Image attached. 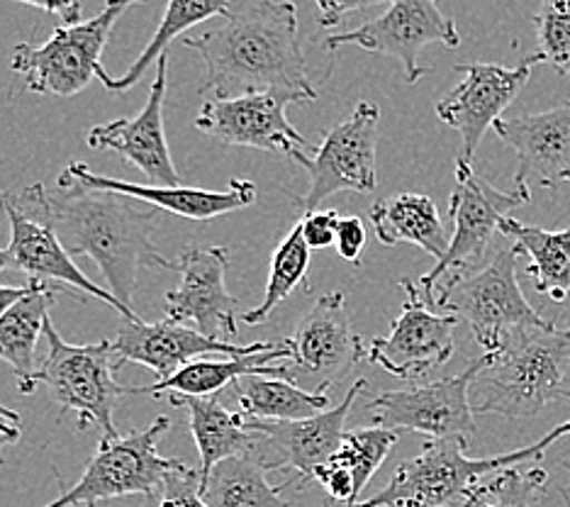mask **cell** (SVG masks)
I'll return each instance as SVG.
<instances>
[{"label":"cell","mask_w":570,"mask_h":507,"mask_svg":"<svg viewBox=\"0 0 570 507\" xmlns=\"http://www.w3.org/2000/svg\"><path fill=\"white\" fill-rule=\"evenodd\" d=\"M473 503H475V498H473V493H471V498L465 500V503H461V505H456V507H473Z\"/></svg>","instance_id":"obj_46"},{"label":"cell","mask_w":570,"mask_h":507,"mask_svg":"<svg viewBox=\"0 0 570 507\" xmlns=\"http://www.w3.org/2000/svg\"><path fill=\"white\" fill-rule=\"evenodd\" d=\"M317 10H320V25L322 28H340L342 20L348 16V12L364 10L371 6H391L393 0H315Z\"/></svg>","instance_id":"obj_40"},{"label":"cell","mask_w":570,"mask_h":507,"mask_svg":"<svg viewBox=\"0 0 570 507\" xmlns=\"http://www.w3.org/2000/svg\"><path fill=\"white\" fill-rule=\"evenodd\" d=\"M400 289L405 291L403 310L391 332L371 340L366 359L395 379L414 381L442 369L453 357V330L459 315L436 312L410 279L400 281Z\"/></svg>","instance_id":"obj_15"},{"label":"cell","mask_w":570,"mask_h":507,"mask_svg":"<svg viewBox=\"0 0 570 507\" xmlns=\"http://www.w3.org/2000/svg\"><path fill=\"white\" fill-rule=\"evenodd\" d=\"M473 412L529 420L551 402L570 398V328L522 324L502 334L478 373Z\"/></svg>","instance_id":"obj_3"},{"label":"cell","mask_w":570,"mask_h":507,"mask_svg":"<svg viewBox=\"0 0 570 507\" xmlns=\"http://www.w3.org/2000/svg\"><path fill=\"white\" fill-rule=\"evenodd\" d=\"M288 342L293 351L288 381L309 383L313 393H325L334 381L368 357V347L352 328L342 291L317 298Z\"/></svg>","instance_id":"obj_16"},{"label":"cell","mask_w":570,"mask_h":507,"mask_svg":"<svg viewBox=\"0 0 570 507\" xmlns=\"http://www.w3.org/2000/svg\"><path fill=\"white\" fill-rule=\"evenodd\" d=\"M229 6L232 0H168L157 32L151 35L149 45L141 49V55L135 59L129 71L120 78H112L106 69H100L98 81L108 90H112V94H122V90L132 88L135 84H139V78L145 76V71L151 67V64L159 61V57L178 35H184L186 30L193 28V25H200L210 18L232 16Z\"/></svg>","instance_id":"obj_30"},{"label":"cell","mask_w":570,"mask_h":507,"mask_svg":"<svg viewBox=\"0 0 570 507\" xmlns=\"http://www.w3.org/2000/svg\"><path fill=\"white\" fill-rule=\"evenodd\" d=\"M28 285L30 291L0 318V361H8L16 371L22 396H30L37 388L35 349L45 332L49 308L57 303V293H63L59 285L47 281H28Z\"/></svg>","instance_id":"obj_25"},{"label":"cell","mask_w":570,"mask_h":507,"mask_svg":"<svg viewBox=\"0 0 570 507\" xmlns=\"http://www.w3.org/2000/svg\"><path fill=\"white\" fill-rule=\"evenodd\" d=\"M340 213L336 211H313L305 213L301 220L303 237L309 250H327L336 240V230H340Z\"/></svg>","instance_id":"obj_37"},{"label":"cell","mask_w":570,"mask_h":507,"mask_svg":"<svg viewBox=\"0 0 570 507\" xmlns=\"http://www.w3.org/2000/svg\"><path fill=\"white\" fill-rule=\"evenodd\" d=\"M16 3L40 8L47 16L61 18L63 25L81 22V0H16Z\"/></svg>","instance_id":"obj_41"},{"label":"cell","mask_w":570,"mask_h":507,"mask_svg":"<svg viewBox=\"0 0 570 507\" xmlns=\"http://www.w3.org/2000/svg\"><path fill=\"white\" fill-rule=\"evenodd\" d=\"M570 437V420L553 427L549 435L522 449L500 457L471 459L465 457L469 441L463 439H430L422 454L395 468V474L383 490L373 498L358 500L354 507H453L471 498L475 486L485 476H495L504 468L541 461L556 441Z\"/></svg>","instance_id":"obj_4"},{"label":"cell","mask_w":570,"mask_h":507,"mask_svg":"<svg viewBox=\"0 0 570 507\" xmlns=\"http://www.w3.org/2000/svg\"><path fill=\"white\" fill-rule=\"evenodd\" d=\"M235 388L239 412L252 420H305L332 408L327 393L303 390L276 376H246Z\"/></svg>","instance_id":"obj_31"},{"label":"cell","mask_w":570,"mask_h":507,"mask_svg":"<svg viewBox=\"0 0 570 507\" xmlns=\"http://www.w3.org/2000/svg\"><path fill=\"white\" fill-rule=\"evenodd\" d=\"M168 400L188 412L190 432L200 454V488L219 461L252 454L254 435L244 427V415L225 410L217 396H171Z\"/></svg>","instance_id":"obj_26"},{"label":"cell","mask_w":570,"mask_h":507,"mask_svg":"<svg viewBox=\"0 0 570 507\" xmlns=\"http://www.w3.org/2000/svg\"><path fill=\"white\" fill-rule=\"evenodd\" d=\"M22 198L40 211L71 256L94 259L108 291L132 308L141 269H174L154 246V213L122 193L88 188L59 176L57 191L42 184L24 188Z\"/></svg>","instance_id":"obj_2"},{"label":"cell","mask_w":570,"mask_h":507,"mask_svg":"<svg viewBox=\"0 0 570 507\" xmlns=\"http://www.w3.org/2000/svg\"><path fill=\"white\" fill-rule=\"evenodd\" d=\"M295 103L285 94H244L235 98H207L196 117L200 133L232 147H252L283 156L313 152V145L285 117Z\"/></svg>","instance_id":"obj_19"},{"label":"cell","mask_w":570,"mask_h":507,"mask_svg":"<svg viewBox=\"0 0 570 507\" xmlns=\"http://www.w3.org/2000/svg\"><path fill=\"white\" fill-rule=\"evenodd\" d=\"M168 86V51L157 61V78L149 88L147 106L135 117H118V120L96 125L88 133L90 149H112L127 164L139 168L154 186H180V174L174 166L171 149L164 129V103Z\"/></svg>","instance_id":"obj_21"},{"label":"cell","mask_w":570,"mask_h":507,"mask_svg":"<svg viewBox=\"0 0 570 507\" xmlns=\"http://www.w3.org/2000/svg\"><path fill=\"white\" fill-rule=\"evenodd\" d=\"M293 359L291 342H274L264 351H254L246 357H227L225 361L217 359H196L186 363L184 369L168 376L164 381L151 386L129 388V396L147 393L154 398L161 396H217L227 386H237L246 376H276V379H288V361Z\"/></svg>","instance_id":"obj_24"},{"label":"cell","mask_w":570,"mask_h":507,"mask_svg":"<svg viewBox=\"0 0 570 507\" xmlns=\"http://www.w3.org/2000/svg\"><path fill=\"white\" fill-rule=\"evenodd\" d=\"M168 429H171V418L161 415L141 432L100 437V445L83 476L57 500L42 507H96L98 503L127 496H145L147 500H154L164 490L166 478L186 464L159 454V439Z\"/></svg>","instance_id":"obj_6"},{"label":"cell","mask_w":570,"mask_h":507,"mask_svg":"<svg viewBox=\"0 0 570 507\" xmlns=\"http://www.w3.org/2000/svg\"><path fill=\"white\" fill-rule=\"evenodd\" d=\"M30 291V285H0V318L6 315L10 305H16L20 298Z\"/></svg>","instance_id":"obj_42"},{"label":"cell","mask_w":570,"mask_h":507,"mask_svg":"<svg viewBox=\"0 0 570 507\" xmlns=\"http://www.w3.org/2000/svg\"><path fill=\"white\" fill-rule=\"evenodd\" d=\"M176 269L180 283L166 295V315L217 342L235 344L239 301L227 291V246H188Z\"/></svg>","instance_id":"obj_17"},{"label":"cell","mask_w":570,"mask_h":507,"mask_svg":"<svg viewBox=\"0 0 570 507\" xmlns=\"http://www.w3.org/2000/svg\"><path fill=\"white\" fill-rule=\"evenodd\" d=\"M371 225L383 244H414L432 254L436 262L449 250L451 237L442 223L434 201L422 193H397L393 198L375 201L371 207Z\"/></svg>","instance_id":"obj_27"},{"label":"cell","mask_w":570,"mask_h":507,"mask_svg":"<svg viewBox=\"0 0 570 507\" xmlns=\"http://www.w3.org/2000/svg\"><path fill=\"white\" fill-rule=\"evenodd\" d=\"M20 439V425L18 422H10L6 418H0V459H3V451L16 445Z\"/></svg>","instance_id":"obj_43"},{"label":"cell","mask_w":570,"mask_h":507,"mask_svg":"<svg viewBox=\"0 0 570 507\" xmlns=\"http://www.w3.org/2000/svg\"><path fill=\"white\" fill-rule=\"evenodd\" d=\"M356 45L373 55L393 57L405 69V81L417 84L430 69L422 67L420 55L426 45L461 47L456 22L439 10L436 0H393L381 18H375L352 32L330 35L322 47L336 51Z\"/></svg>","instance_id":"obj_14"},{"label":"cell","mask_w":570,"mask_h":507,"mask_svg":"<svg viewBox=\"0 0 570 507\" xmlns=\"http://www.w3.org/2000/svg\"><path fill=\"white\" fill-rule=\"evenodd\" d=\"M461 84L436 103L439 120L461 135V156L471 162L488 129L495 125L512 100L522 94L534 64L527 57L520 67L504 69L498 64H456Z\"/></svg>","instance_id":"obj_18"},{"label":"cell","mask_w":570,"mask_h":507,"mask_svg":"<svg viewBox=\"0 0 570 507\" xmlns=\"http://www.w3.org/2000/svg\"><path fill=\"white\" fill-rule=\"evenodd\" d=\"M325 507H330V503H327V505H325Z\"/></svg>","instance_id":"obj_47"},{"label":"cell","mask_w":570,"mask_h":507,"mask_svg":"<svg viewBox=\"0 0 570 507\" xmlns=\"http://www.w3.org/2000/svg\"><path fill=\"white\" fill-rule=\"evenodd\" d=\"M313 480H317V484L330 493L332 500H342L346 505H348V500H352L354 478H352V474L346 471V468H342L340 464H334L332 459L325 466L317 468Z\"/></svg>","instance_id":"obj_39"},{"label":"cell","mask_w":570,"mask_h":507,"mask_svg":"<svg viewBox=\"0 0 570 507\" xmlns=\"http://www.w3.org/2000/svg\"><path fill=\"white\" fill-rule=\"evenodd\" d=\"M488 363V354L478 357L459 376L412 386L405 390H383L371 400L373 425L387 429H407L432 439L471 441L478 432L471 406V386Z\"/></svg>","instance_id":"obj_12"},{"label":"cell","mask_w":570,"mask_h":507,"mask_svg":"<svg viewBox=\"0 0 570 507\" xmlns=\"http://www.w3.org/2000/svg\"><path fill=\"white\" fill-rule=\"evenodd\" d=\"M63 178L76 181V184L100 191H112L129 195V198L147 203L151 207H159L178 217L186 220H213L219 215L242 211L256 203V184L246 178L229 181L225 191H205V188H188V186H141L129 184V181H118L110 176H102L90 172V166L83 162H71L61 172Z\"/></svg>","instance_id":"obj_23"},{"label":"cell","mask_w":570,"mask_h":507,"mask_svg":"<svg viewBox=\"0 0 570 507\" xmlns=\"http://www.w3.org/2000/svg\"><path fill=\"white\" fill-rule=\"evenodd\" d=\"M568 400H570V398H568Z\"/></svg>","instance_id":"obj_48"},{"label":"cell","mask_w":570,"mask_h":507,"mask_svg":"<svg viewBox=\"0 0 570 507\" xmlns=\"http://www.w3.org/2000/svg\"><path fill=\"white\" fill-rule=\"evenodd\" d=\"M309 246L303 237V227L297 223L288 234H285V240L276 246L274 259H271V271H268V283H266V293H264V301L258 308L244 312L242 320L246 324H262L271 318V312H274L285 298H291L297 289L301 291H309V283H307V273H309Z\"/></svg>","instance_id":"obj_32"},{"label":"cell","mask_w":570,"mask_h":507,"mask_svg":"<svg viewBox=\"0 0 570 507\" xmlns=\"http://www.w3.org/2000/svg\"><path fill=\"white\" fill-rule=\"evenodd\" d=\"M366 225L364 220L356 217V215H348L340 220V230H336V252H340L342 259L352 264L361 262V252H364L366 246Z\"/></svg>","instance_id":"obj_38"},{"label":"cell","mask_w":570,"mask_h":507,"mask_svg":"<svg viewBox=\"0 0 570 507\" xmlns=\"http://www.w3.org/2000/svg\"><path fill=\"white\" fill-rule=\"evenodd\" d=\"M135 3L147 0H108L96 18L57 28L45 45L20 42L12 49L10 69L22 74L24 84L37 96L69 98L81 94L102 69L100 57L115 22Z\"/></svg>","instance_id":"obj_8"},{"label":"cell","mask_w":570,"mask_h":507,"mask_svg":"<svg viewBox=\"0 0 570 507\" xmlns=\"http://www.w3.org/2000/svg\"><path fill=\"white\" fill-rule=\"evenodd\" d=\"M157 507H210L203 498L200 471L184 464L166 478Z\"/></svg>","instance_id":"obj_36"},{"label":"cell","mask_w":570,"mask_h":507,"mask_svg":"<svg viewBox=\"0 0 570 507\" xmlns=\"http://www.w3.org/2000/svg\"><path fill=\"white\" fill-rule=\"evenodd\" d=\"M291 486V480L271 486L266 468L252 454H242L213 468L203 486V498L210 507H293L291 500L283 498Z\"/></svg>","instance_id":"obj_29"},{"label":"cell","mask_w":570,"mask_h":507,"mask_svg":"<svg viewBox=\"0 0 570 507\" xmlns=\"http://www.w3.org/2000/svg\"><path fill=\"white\" fill-rule=\"evenodd\" d=\"M381 108L361 100L344 123L322 129L320 145L313 152L295 156L309 174V188L293 203L313 213L336 193H373L379 186L375 172V145H379Z\"/></svg>","instance_id":"obj_9"},{"label":"cell","mask_w":570,"mask_h":507,"mask_svg":"<svg viewBox=\"0 0 570 507\" xmlns=\"http://www.w3.org/2000/svg\"><path fill=\"white\" fill-rule=\"evenodd\" d=\"M274 347V342H258V344H229L217 342L198 332L188 324L174 322L166 318L161 322H145V320H125L118 330V337L112 342L115 359H118V369L125 363H139L159 376V381L184 369L186 363L196 361L207 354H223V357H246L254 351H264Z\"/></svg>","instance_id":"obj_22"},{"label":"cell","mask_w":570,"mask_h":507,"mask_svg":"<svg viewBox=\"0 0 570 507\" xmlns=\"http://www.w3.org/2000/svg\"><path fill=\"white\" fill-rule=\"evenodd\" d=\"M368 383L358 379L340 406L322 410L305 420H252L244 418V427L254 435L252 457L266 471H285L293 468V486H305L313 480L320 466H325L342 447L346 435V418L352 412L361 390Z\"/></svg>","instance_id":"obj_13"},{"label":"cell","mask_w":570,"mask_h":507,"mask_svg":"<svg viewBox=\"0 0 570 507\" xmlns=\"http://www.w3.org/2000/svg\"><path fill=\"white\" fill-rule=\"evenodd\" d=\"M531 195L517 191H498L485 178L473 172L471 162H456V184L451 191L449 215L453 220V234L446 254L436 266L422 276V295L434 308L436 285L461 271H471L481 262L492 237L500 232V220L514 207L527 205ZM436 310V308H434Z\"/></svg>","instance_id":"obj_11"},{"label":"cell","mask_w":570,"mask_h":507,"mask_svg":"<svg viewBox=\"0 0 570 507\" xmlns=\"http://www.w3.org/2000/svg\"><path fill=\"white\" fill-rule=\"evenodd\" d=\"M549 474L539 466H512L473 490V507H543Z\"/></svg>","instance_id":"obj_34"},{"label":"cell","mask_w":570,"mask_h":507,"mask_svg":"<svg viewBox=\"0 0 570 507\" xmlns=\"http://www.w3.org/2000/svg\"><path fill=\"white\" fill-rule=\"evenodd\" d=\"M49 354L35 373V381L47 388L49 398L67 412H76L79 429L98 427L102 437H118L112 412L129 388L115 381L118 361L112 342L69 344L61 340L51 318L45 320Z\"/></svg>","instance_id":"obj_7"},{"label":"cell","mask_w":570,"mask_h":507,"mask_svg":"<svg viewBox=\"0 0 570 507\" xmlns=\"http://www.w3.org/2000/svg\"><path fill=\"white\" fill-rule=\"evenodd\" d=\"M400 435L395 429L387 427H366V429H354V432H346L342 439L340 451L334 454L332 461L346 468L354 478V493L352 500L346 507H354L361 500V493L368 486V480L379 471L381 464L387 459V454L393 451L397 445Z\"/></svg>","instance_id":"obj_33"},{"label":"cell","mask_w":570,"mask_h":507,"mask_svg":"<svg viewBox=\"0 0 570 507\" xmlns=\"http://www.w3.org/2000/svg\"><path fill=\"white\" fill-rule=\"evenodd\" d=\"M0 418H6L10 422H18L20 425V415L16 410H10L3 400H0Z\"/></svg>","instance_id":"obj_44"},{"label":"cell","mask_w":570,"mask_h":507,"mask_svg":"<svg viewBox=\"0 0 570 507\" xmlns=\"http://www.w3.org/2000/svg\"><path fill=\"white\" fill-rule=\"evenodd\" d=\"M492 129L517 154L514 181L522 193L570 184V98L543 113L500 117Z\"/></svg>","instance_id":"obj_20"},{"label":"cell","mask_w":570,"mask_h":507,"mask_svg":"<svg viewBox=\"0 0 570 507\" xmlns=\"http://www.w3.org/2000/svg\"><path fill=\"white\" fill-rule=\"evenodd\" d=\"M0 211L8 215L10 223V242L0 250V273L18 271L24 273L30 281H55L71 298L83 301L79 293L94 295L98 301L118 310L125 320H141L135 315L132 308L120 303L110 291L100 289L83 271H79L69 250L59 240L57 230L20 193L12 195L8 191H0Z\"/></svg>","instance_id":"obj_10"},{"label":"cell","mask_w":570,"mask_h":507,"mask_svg":"<svg viewBox=\"0 0 570 507\" xmlns=\"http://www.w3.org/2000/svg\"><path fill=\"white\" fill-rule=\"evenodd\" d=\"M537 51L531 64H549L570 78V0H541L534 16Z\"/></svg>","instance_id":"obj_35"},{"label":"cell","mask_w":570,"mask_h":507,"mask_svg":"<svg viewBox=\"0 0 570 507\" xmlns=\"http://www.w3.org/2000/svg\"><path fill=\"white\" fill-rule=\"evenodd\" d=\"M517 262L520 252L514 246L500 250L483 269L461 271L436 285L434 308L453 312L463 318L483 347L485 354L498 351L502 334L522 324L534 328H551L553 322L543 320L539 312L527 303L517 279Z\"/></svg>","instance_id":"obj_5"},{"label":"cell","mask_w":570,"mask_h":507,"mask_svg":"<svg viewBox=\"0 0 570 507\" xmlns=\"http://www.w3.org/2000/svg\"><path fill=\"white\" fill-rule=\"evenodd\" d=\"M561 498H563V507H570V486L561 490Z\"/></svg>","instance_id":"obj_45"},{"label":"cell","mask_w":570,"mask_h":507,"mask_svg":"<svg viewBox=\"0 0 570 507\" xmlns=\"http://www.w3.org/2000/svg\"><path fill=\"white\" fill-rule=\"evenodd\" d=\"M184 47L198 51L205 64L200 96L219 100L271 90L295 103L317 98L291 0H258L210 30L186 37Z\"/></svg>","instance_id":"obj_1"},{"label":"cell","mask_w":570,"mask_h":507,"mask_svg":"<svg viewBox=\"0 0 570 507\" xmlns=\"http://www.w3.org/2000/svg\"><path fill=\"white\" fill-rule=\"evenodd\" d=\"M500 234L514 242V250L531 259L529 279L537 293L563 303L570 295V227L541 230L508 215L500 220Z\"/></svg>","instance_id":"obj_28"}]
</instances>
